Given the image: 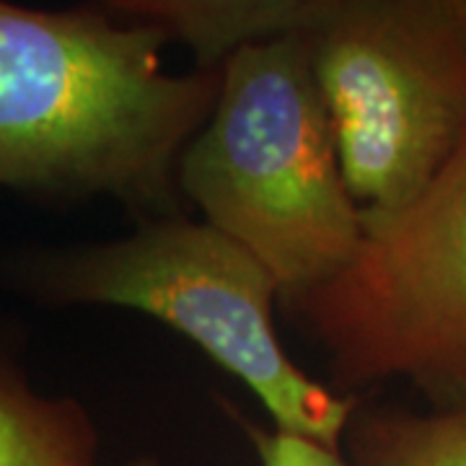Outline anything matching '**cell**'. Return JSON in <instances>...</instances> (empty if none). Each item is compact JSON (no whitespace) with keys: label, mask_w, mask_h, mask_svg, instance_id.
Listing matches in <instances>:
<instances>
[{"label":"cell","mask_w":466,"mask_h":466,"mask_svg":"<svg viewBox=\"0 0 466 466\" xmlns=\"http://www.w3.org/2000/svg\"><path fill=\"white\" fill-rule=\"evenodd\" d=\"M342 394L404 381L433 412L466 407V146L415 200L363 213L329 280L283 300Z\"/></svg>","instance_id":"5"},{"label":"cell","mask_w":466,"mask_h":466,"mask_svg":"<svg viewBox=\"0 0 466 466\" xmlns=\"http://www.w3.org/2000/svg\"><path fill=\"white\" fill-rule=\"evenodd\" d=\"M220 70L216 106L184 148L177 187L269 269L283 303L348 265L363 210L300 39L244 45Z\"/></svg>","instance_id":"2"},{"label":"cell","mask_w":466,"mask_h":466,"mask_svg":"<svg viewBox=\"0 0 466 466\" xmlns=\"http://www.w3.org/2000/svg\"><path fill=\"white\" fill-rule=\"evenodd\" d=\"M342 446L350 466H466V407L415 412L360 400Z\"/></svg>","instance_id":"7"},{"label":"cell","mask_w":466,"mask_h":466,"mask_svg":"<svg viewBox=\"0 0 466 466\" xmlns=\"http://www.w3.org/2000/svg\"><path fill=\"white\" fill-rule=\"evenodd\" d=\"M161 26L109 5L0 0V187L36 200L115 198L143 220L182 216L177 168L223 70L174 76Z\"/></svg>","instance_id":"1"},{"label":"cell","mask_w":466,"mask_h":466,"mask_svg":"<svg viewBox=\"0 0 466 466\" xmlns=\"http://www.w3.org/2000/svg\"><path fill=\"white\" fill-rule=\"evenodd\" d=\"M99 435L76 400L39 397L0 360V466H96Z\"/></svg>","instance_id":"6"},{"label":"cell","mask_w":466,"mask_h":466,"mask_svg":"<svg viewBox=\"0 0 466 466\" xmlns=\"http://www.w3.org/2000/svg\"><path fill=\"white\" fill-rule=\"evenodd\" d=\"M296 39L363 213L404 208L466 146V0H300Z\"/></svg>","instance_id":"4"},{"label":"cell","mask_w":466,"mask_h":466,"mask_svg":"<svg viewBox=\"0 0 466 466\" xmlns=\"http://www.w3.org/2000/svg\"><path fill=\"white\" fill-rule=\"evenodd\" d=\"M130 466H158L156 461H150V459H140V461H135V464Z\"/></svg>","instance_id":"9"},{"label":"cell","mask_w":466,"mask_h":466,"mask_svg":"<svg viewBox=\"0 0 466 466\" xmlns=\"http://www.w3.org/2000/svg\"><path fill=\"white\" fill-rule=\"evenodd\" d=\"M226 412L233 415V420L241 425V431L249 435L262 466H350L342 451L327 449L309 438L283 433L275 428H262L244 415H238L231 404H226Z\"/></svg>","instance_id":"8"},{"label":"cell","mask_w":466,"mask_h":466,"mask_svg":"<svg viewBox=\"0 0 466 466\" xmlns=\"http://www.w3.org/2000/svg\"><path fill=\"white\" fill-rule=\"evenodd\" d=\"M11 283L36 303L119 306L158 319L249 386L275 431L342 451L360 397L306 376L283 350L278 280L251 251L205 220H140L130 236L11 262Z\"/></svg>","instance_id":"3"}]
</instances>
